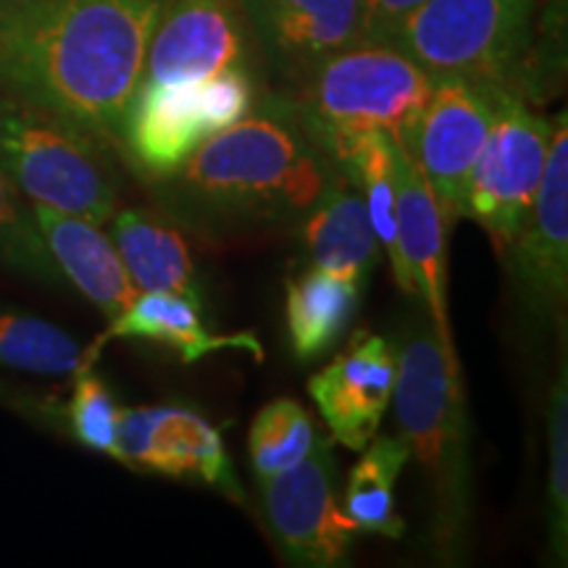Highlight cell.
Instances as JSON below:
<instances>
[{"instance_id":"cell-19","label":"cell","mask_w":568,"mask_h":568,"mask_svg":"<svg viewBox=\"0 0 568 568\" xmlns=\"http://www.w3.org/2000/svg\"><path fill=\"white\" fill-rule=\"evenodd\" d=\"M303 251L311 266L364 284L379 255V240L368 222L364 197L353 184H337L318 201L301 222Z\"/></svg>"},{"instance_id":"cell-8","label":"cell","mask_w":568,"mask_h":568,"mask_svg":"<svg viewBox=\"0 0 568 568\" xmlns=\"http://www.w3.org/2000/svg\"><path fill=\"white\" fill-rule=\"evenodd\" d=\"M550 130L552 122L531 111L527 98L514 90H497L495 122L468 176L466 219L487 232L500 258L537 197Z\"/></svg>"},{"instance_id":"cell-13","label":"cell","mask_w":568,"mask_h":568,"mask_svg":"<svg viewBox=\"0 0 568 568\" xmlns=\"http://www.w3.org/2000/svg\"><path fill=\"white\" fill-rule=\"evenodd\" d=\"M253 40L240 0H169L148 45L140 82H201L251 67Z\"/></svg>"},{"instance_id":"cell-3","label":"cell","mask_w":568,"mask_h":568,"mask_svg":"<svg viewBox=\"0 0 568 568\" xmlns=\"http://www.w3.org/2000/svg\"><path fill=\"white\" fill-rule=\"evenodd\" d=\"M393 408L397 432L432 487V542L445 566L471 548L474 460L471 416L456 347L437 337L426 316H414L395 343Z\"/></svg>"},{"instance_id":"cell-9","label":"cell","mask_w":568,"mask_h":568,"mask_svg":"<svg viewBox=\"0 0 568 568\" xmlns=\"http://www.w3.org/2000/svg\"><path fill=\"white\" fill-rule=\"evenodd\" d=\"M518 314L535 335L560 332L568 303V122L558 113L550 130L548 161L527 222L503 255Z\"/></svg>"},{"instance_id":"cell-17","label":"cell","mask_w":568,"mask_h":568,"mask_svg":"<svg viewBox=\"0 0 568 568\" xmlns=\"http://www.w3.org/2000/svg\"><path fill=\"white\" fill-rule=\"evenodd\" d=\"M30 205L34 226L63 280L74 284L105 318L122 314L140 290L126 274L116 245L101 232V224L40 203Z\"/></svg>"},{"instance_id":"cell-11","label":"cell","mask_w":568,"mask_h":568,"mask_svg":"<svg viewBox=\"0 0 568 568\" xmlns=\"http://www.w3.org/2000/svg\"><path fill=\"white\" fill-rule=\"evenodd\" d=\"M335 456L324 437H316L308 458L258 479L264 521L284 560L305 568L345 566L358 527L343 514L335 497Z\"/></svg>"},{"instance_id":"cell-15","label":"cell","mask_w":568,"mask_h":568,"mask_svg":"<svg viewBox=\"0 0 568 568\" xmlns=\"http://www.w3.org/2000/svg\"><path fill=\"white\" fill-rule=\"evenodd\" d=\"M397 353L393 339L355 332L351 345L308 379V395L347 450L361 453L379 435L393 403Z\"/></svg>"},{"instance_id":"cell-18","label":"cell","mask_w":568,"mask_h":568,"mask_svg":"<svg viewBox=\"0 0 568 568\" xmlns=\"http://www.w3.org/2000/svg\"><path fill=\"white\" fill-rule=\"evenodd\" d=\"M203 305L176 293H140L122 314L109 318V329L84 351V364H92L109 339H145L174 351L182 364H195L209 353L247 351L255 358H264L258 339L251 332L237 335H213L201 316Z\"/></svg>"},{"instance_id":"cell-25","label":"cell","mask_w":568,"mask_h":568,"mask_svg":"<svg viewBox=\"0 0 568 568\" xmlns=\"http://www.w3.org/2000/svg\"><path fill=\"white\" fill-rule=\"evenodd\" d=\"M0 266L48 287H61L67 282L34 226L32 205L24 203V195L3 172H0Z\"/></svg>"},{"instance_id":"cell-5","label":"cell","mask_w":568,"mask_h":568,"mask_svg":"<svg viewBox=\"0 0 568 568\" xmlns=\"http://www.w3.org/2000/svg\"><path fill=\"white\" fill-rule=\"evenodd\" d=\"M535 32L537 0H426L389 45L432 77L518 92Z\"/></svg>"},{"instance_id":"cell-26","label":"cell","mask_w":568,"mask_h":568,"mask_svg":"<svg viewBox=\"0 0 568 568\" xmlns=\"http://www.w3.org/2000/svg\"><path fill=\"white\" fill-rule=\"evenodd\" d=\"M548 542L556 564L568 558V366H560L548 393Z\"/></svg>"},{"instance_id":"cell-22","label":"cell","mask_w":568,"mask_h":568,"mask_svg":"<svg viewBox=\"0 0 568 568\" xmlns=\"http://www.w3.org/2000/svg\"><path fill=\"white\" fill-rule=\"evenodd\" d=\"M408 460L410 453L400 437L376 435L361 450L358 464L351 468L343 506H339L358 531H372L389 539L403 537L406 524L397 516L395 487Z\"/></svg>"},{"instance_id":"cell-2","label":"cell","mask_w":568,"mask_h":568,"mask_svg":"<svg viewBox=\"0 0 568 568\" xmlns=\"http://www.w3.org/2000/svg\"><path fill=\"white\" fill-rule=\"evenodd\" d=\"M345 182L339 163L287 92H268L240 122L213 134L180 169L151 184L159 209L184 230L232 237L301 224Z\"/></svg>"},{"instance_id":"cell-10","label":"cell","mask_w":568,"mask_h":568,"mask_svg":"<svg viewBox=\"0 0 568 568\" xmlns=\"http://www.w3.org/2000/svg\"><path fill=\"white\" fill-rule=\"evenodd\" d=\"M495 88L460 77H435L429 98L400 140L424 182L429 184L450 232L460 219H466L468 176L495 122Z\"/></svg>"},{"instance_id":"cell-6","label":"cell","mask_w":568,"mask_h":568,"mask_svg":"<svg viewBox=\"0 0 568 568\" xmlns=\"http://www.w3.org/2000/svg\"><path fill=\"white\" fill-rule=\"evenodd\" d=\"M105 155L67 119L0 92V172L30 203L111 222L119 197Z\"/></svg>"},{"instance_id":"cell-20","label":"cell","mask_w":568,"mask_h":568,"mask_svg":"<svg viewBox=\"0 0 568 568\" xmlns=\"http://www.w3.org/2000/svg\"><path fill=\"white\" fill-rule=\"evenodd\" d=\"M113 245L140 293H176L201 303L193 253L187 240L159 213L145 209L111 216Z\"/></svg>"},{"instance_id":"cell-24","label":"cell","mask_w":568,"mask_h":568,"mask_svg":"<svg viewBox=\"0 0 568 568\" xmlns=\"http://www.w3.org/2000/svg\"><path fill=\"white\" fill-rule=\"evenodd\" d=\"M316 426L295 397H276L258 410L247 432V453L255 479L276 477L308 458L316 443Z\"/></svg>"},{"instance_id":"cell-16","label":"cell","mask_w":568,"mask_h":568,"mask_svg":"<svg viewBox=\"0 0 568 568\" xmlns=\"http://www.w3.org/2000/svg\"><path fill=\"white\" fill-rule=\"evenodd\" d=\"M395 222H397V258L393 276L406 295L422 297L426 318L435 326L437 337L447 347L453 343L450 314H447V237L439 205L424 182L416 163L395 140Z\"/></svg>"},{"instance_id":"cell-12","label":"cell","mask_w":568,"mask_h":568,"mask_svg":"<svg viewBox=\"0 0 568 568\" xmlns=\"http://www.w3.org/2000/svg\"><path fill=\"white\" fill-rule=\"evenodd\" d=\"M119 464L138 474L195 479L243 503L222 432L187 406L122 408L116 432Z\"/></svg>"},{"instance_id":"cell-23","label":"cell","mask_w":568,"mask_h":568,"mask_svg":"<svg viewBox=\"0 0 568 568\" xmlns=\"http://www.w3.org/2000/svg\"><path fill=\"white\" fill-rule=\"evenodd\" d=\"M84 351L61 326L45 318L0 308V366L42 376L74 374Z\"/></svg>"},{"instance_id":"cell-21","label":"cell","mask_w":568,"mask_h":568,"mask_svg":"<svg viewBox=\"0 0 568 568\" xmlns=\"http://www.w3.org/2000/svg\"><path fill=\"white\" fill-rule=\"evenodd\" d=\"M361 305L358 284L343 276L308 266L284 287V322L287 339L297 361H316L329 353Z\"/></svg>"},{"instance_id":"cell-28","label":"cell","mask_w":568,"mask_h":568,"mask_svg":"<svg viewBox=\"0 0 568 568\" xmlns=\"http://www.w3.org/2000/svg\"><path fill=\"white\" fill-rule=\"evenodd\" d=\"M422 3L426 0H361L358 42H389Z\"/></svg>"},{"instance_id":"cell-7","label":"cell","mask_w":568,"mask_h":568,"mask_svg":"<svg viewBox=\"0 0 568 568\" xmlns=\"http://www.w3.org/2000/svg\"><path fill=\"white\" fill-rule=\"evenodd\" d=\"M258 101L251 67H234L201 82H140L124 119L122 155L145 182L180 169L205 140L245 116Z\"/></svg>"},{"instance_id":"cell-29","label":"cell","mask_w":568,"mask_h":568,"mask_svg":"<svg viewBox=\"0 0 568 568\" xmlns=\"http://www.w3.org/2000/svg\"><path fill=\"white\" fill-rule=\"evenodd\" d=\"M19 3H24V0H0V11H9V9H13V6H19Z\"/></svg>"},{"instance_id":"cell-4","label":"cell","mask_w":568,"mask_h":568,"mask_svg":"<svg viewBox=\"0 0 568 568\" xmlns=\"http://www.w3.org/2000/svg\"><path fill=\"white\" fill-rule=\"evenodd\" d=\"M435 77L389 42H353L290 84L287 95L332 159L366 132L403 134L429 98Z\"/></svg>"},{"instance_id":"cell-14","label":"cell","mask_w":568,"mask_h":568,"mask_svg":"<svg viewBox=\"0 0 568 568\" xmlns=\"http://www.w3.org/2000/svg\"><path fill=\"white\" fill-rule=\"evenodd\" d=\"M240 6L253 51L287 84L358 42L361 0H240Z\"/></svg>"},{"instance_id":"cell-1","label":"cell","mask_w":568,"mask_h":568,"mask_svg":"<svg viewBox=\"0 0 568 568\" xmlns=\"http://www.w3.org/2000/svg\"><path fill=\"white\" fill-rule=\"evenodd\" d=\"M169 0H24L0 11V92L122 155L124 119Z\"/></svg>"},{"instance_id":"cell-27","label":"cell","mask_w":568,"mask_h":568,"mask_svg":"<svg viewBox=\"0 0 568 568\" xmlns=\"http://www.w3.org/2000/svg\"><path fill=\"white\" fill-rule=\"evenodd\" d=\"M119 408L111 387L92 372V364H82L74 372V393L67 406V424L71 437L88 450L101 453L116 460V432H119Z\"/></svg>"}]
</instances>
